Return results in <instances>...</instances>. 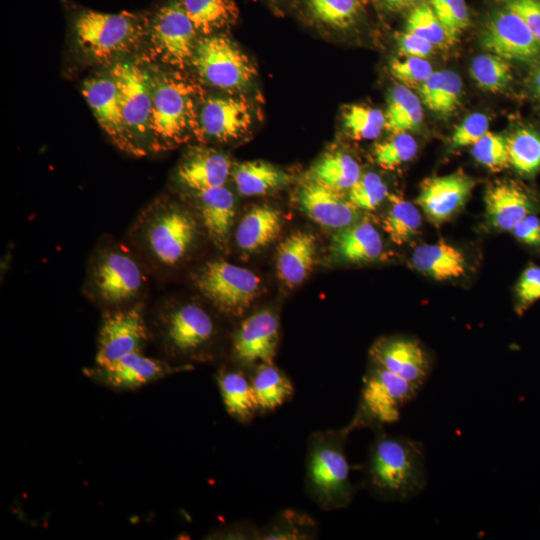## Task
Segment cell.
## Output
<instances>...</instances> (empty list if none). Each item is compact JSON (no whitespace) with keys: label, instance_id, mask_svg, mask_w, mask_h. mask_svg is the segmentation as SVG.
I'll return each instance as SVG.
<instances>
[{"label":"cell","instance_id":"6da1fadb","mask_svg":"<svg viewBox=\"0 0 540 540\" xmlns=\"http://www.w3.org/2000/svg\"><path fill=\"white\" fill-rule=\"evenodd\" d=\"M373 431L375 437L363 469L364 488L382 501L402 502L419 495L427 482L422 443L403 435H389L384 427Z\"/></svg>","mask_w":540,"mask_h":540},{"label":"cell","instance_id":"7a4b0ae2","mask_svg":"<svg viewBox=\"0 0 540 540\" xmlns=\"http://www.w3.org/2000/svg\"><path fill=\"white\" fill-rule=\"evenodd\" d=\"M352 431L339 429L314 431L307 442L304 489L320 509L332 511L351 504L356 487L350 478L345 445Z\"/></svg>","mask_w":540,"mask_h":540},{"label":"cell","instance_id":"3957f363","mask_svg":"<svg viewBox=\"0 0 540 540\" xmlns=\"http://www.w3.org/2000/svg\"><path fill=\"white\" fill-rule=\"evenodd\" d=\"M152 111L150 151H163L189 140L201 139L199 90L178 72L150 69Z\"/></svg>","mask_w":540,"mask_h":540},{"label":"cell","instance_id":"277c9868","mask_svg":"<svg viewBox=\"0 0 540 540\" xmlns=\"http://www.w3.org/2000/svg\"><path fill=\"white\" fill-rule=\"evenodd\" d=\"M73 33L78 48L92 61L116 62L137 51L148 39L149 17L128 11H77Z\"/></svg>","mask_w":540,"mask_h":540},{"label":"cell","instance_id":"5b68a950","mask_svg":"<svg viewBox=\"0 0 540 540\" xmlns=\"http://www.w3.org/2000/svg\"><path fill=\"white\" fill-rule=\"evenodd\" d=\"M152 326L151 336L170 359L190 366L213 360L218 327L202 306L185 303L163 309L155 315Z\"/></svg>","mask_w":540,"mask_h":540},{"label":"cell","instance_id":"8992f818","mask_svg":"<svg viewBox=\"0 0 540 540\" xmlns=\"http://www.w3.org/2000/svg\"><path fill=\"white\" fill-rule=\"evenodd\" d=\"M142 241L151 257L163 266L180 263L197 238L194 217L179 205L155 202L140 221Z\"/></svg>","mask_w":540,"mask_h":540},{"label":"cell","instance_id":"52a82bcc","mask_svg":"<svg viewBox=\"0 0 540 540\" xmlns=\"http://www.w3.org/2000/svg\"><path fill=\"white\" fill-rule=\"evenodd\" d=\"M419 390L397 374L370 364L363 377L356 411L347 426L354 431L393 424Z\"/></svg>","mask_w":540,"mask_h":540},{"label":"cell","instance_id":"ba28073f","mask_svg":"<svg viewBox=\"0 0 540 540\" xmlns=\"http://www.w3.org/2000/svg\"><path fill=\"white\" fill-rule=\"evenodd\" d=\"M108 73L119 94L123 120L138 156L150 151L152 80L148 66L137 61L119 60Z\"/></svg>","mask_w":540,"mask_h":540},{"label":"cell","instance_id":"9c48e42d","mask_svg":"<svg viewBox=\"0 0 540 540\" xmlns=\"http://www.w3.org/2000/svg\"><path fill=\"white\" fill-rule=\"evenodd\" d=\"M191 65L204 82L222 90L243 89L256 76L249 57L221 33L199 37Z\"/></svg>","mask_w":540,"mask_h":540},{"label":"cell","instance_id":"30bf717a","mask_svg":"<svg viewBox=\"0 0 540 540\" xmlns=\"http://www.w3.org/2000/svg\"><path fill=\"white\" fill-rule=\"evenodd\" d=\"M195 285L219 312L239 317L256 299L260 279L247 268L218 259L198 271Z\"/></svg>","mask_w":540,"mask_h":540},{"label":"cell","instance_id":"8fae6325","mask_svg":"<svg viewBox=\"0 0 540 540\" xmlns=\"http://www.w3.org/2000/svg\"><path fill=\"white\" fill-rule=\"evenodd\" d=\"M200 35L178 0H168L149 17L150 56L177 69L191 65Z\"/></svg>","mask_w":540,"mask_h":540},{"label":"cell","instance_id":"7c38bea8","mask_svg":"<svg viewBox=\"0 0 540 540\" xmlns=\"http://www.w3.org/2000/svg\"><path fill=\"white\" fill-rule=\"evenodd\" d=\"M145 277L137 261L124 249L110 247L97 254L91 274L96 297L110 307H124L138 297Z\"/></svg>","mask_w":540,"mask_h":540},{"label":"cell","instance_id":"4fadbf2b","mask_svg":"<svg viewBox=\"0 0 540 540\" xmlns=\"http://www.w3.org/2000/svg\"><path fill=\"white\" fill-rule=\"evenodd\" d=\"M150 337L141 305L110 310L101 322L94 365H108L128 354L143 352Z\"/></svg>","mask_w":540,"mask_h":540},{"label":"cell","instance_id":"5bb4252c","mask_svg":"<svg viewBox=\"0 0 540 540\" xmlns=\"http://www.w3.org/2000/svg\"><path fill=\"white\" fill-rule=\"evenodd\" d=\"M192 368L135 352L108 365L85 368L83 372L101 387L114 392H129Z\"/></svg>","mask_w":540,"mask_h":540},{"label":"cell","instance_id":"9a60e30c","mask_svg":"<svg viewBox=\"0 0 540 540\" xmlns=\"http://www.w3.org/2000/svg\"><path fill=\"white\" fill-rule=\"evenodd\" d=\"M279 335V318L271 309L256 311L242 319L231 335V364L249 373L259 364L273 362Z\"/></svg>","mask_w":540,"mask_h":540},{"label":"cell","instance_id":"2e32d148","mask_svg":"<svg viewBox=\"0 0 540 540\" xmlns=\"http://www.w3.org/2000/svg\"><path fill=\"white\" fill-rule=\"evenodd\" d=\"M480 43L486 51L506 61L534 62L540 58V45L527 25L505 7L489 16Z\"/></svg>","mask_w":540,"mask_h":540},{"label":"cell","instance_id":"e0dca14e","mask_svg":"<svg viewBox=\"0 0 540 540\" xmlns=\"http://www.w3.org/2000/svg\"><path fill=\"white\" fill-rule=\"evenodd\" d=\"M370 364L385 368L421 389L432 371V359L415 338L389 336L377 340L369 351Z\"/></svg>","mask_w":540,"mask_h":540},{"label":"cell","instance_id":"ac0fdd59","mask_svg":"<svg viewBox=\"0 0 540 540\" xmlns=\"http://www.w3.org/2000/svg\"><path fill=\"white\" fill-rule=\"evenodd\" d=\"M82 93L98 124L114 145L125 153L138 156L123 120L117 86L110 74L85 80Z\"/></svg>","mask_w":540,"mask_h":540},{"label":"cell","instance_id":"d6986e66","mask_svg":"<svg viewBox=\"0 0 540 540\" xmlns=\"http://www.w3.org/2000/svg\"><path fill=\"white\" fill-rule=\"evenodd\" d=\"M475 181L463 171L425 179L416 198V204L435 225H441L454 216L466 203Z\"/></svg>","mask_w":540,"mask_h":540},{"label":"cell","instance_id":"ffe728a7","mask_svg":"<svg viewBox=\"0 0 540 540\" xmlns=\"http://www.w3.org/2000/svg\"><path fill=\"white\" fill-rule=\"evenodd\" d=\"M252 123L250 106L236 97H209L200 107L201 139L225 143L242 137Z\"/></svg>","mask_w":540,"mask_h":540},{"label":"cell","instance_id":"44dd1931","mask_svg":"<svg viewBox=\"0 0 540 540\" xmlns=\"http://www.w3.org/2000/svg\"><path fill=\"white\" fill-rule=\"evenodd\" d=\"M298 203L312 221L323 227L339 230L358 219V209L341 192L311 179L302 184Z\"/></svg>","mask_w":540,"mask_h":540},{"label":"cell","instance_id":"7402d4cb","mask_svg":"<svg viewBox=\"0 0 540 540\" xmlns=\"http://www.w3.org/2000/svg\"><path fill=\"white\" fill-rule=\"evenodd\" d=\"M484 200L488 221L499 231L511 232L527 215L540 211L537 201L514 182L491 185Z\"/></svg>","mask_w":540,"mask_h":540},{"label":"cell","instance_id":"603a6c76","mask_svg":"<svg viewBox=\"0 0 540 540\" xmlns=\"http://www.w3.org/2000/svg\"><path fill=\"white\" fill-rule=\"evenodd\" d=\"M215 382L227 414L241 424H248L259 415V407L250 375L233 364H224L216 371Z\"/></svg>","mask_w":540,"mask_h":540},{"label":"cell","instance_id":"cb8c5ba5","mask_svg":"<svg viewBox=\"0 0 540 540\" xmlns=\"http://www.w3.org/2000/svg\"><path fill=\"white\" fill-rule=\"evenodd\" d=\"M231 172L229 158L208 148L192 150L178 166L176 178L186 188L198 192L224 186Z\"/></svg>","mask_w":540,"mask_h":540},{"label":"cell","instance_id":"d4e9b609","mask_svg":"<svg viewBox=\"0 0 540 540\" xmlns=\"http://www.w3.org/2000/svg\"><path fill=\"white\" fill-rule=\"evenodd\" d=\"M199 216L210 239L221 250L227 247L235 215V198L225 186L194 192Z\"/></svg>","mask_w":540,"mask_h":540},{"label":"cell","instance_id":"484cf974","mask_svg":"<svg viewBox=\"0 0 540 540\" xmlns=\"http://www.w3.org/2000/svg\"><path fill=\"white\" fill-rule=\"evenodd\" d=\"M316 237L297 231L284 239L277 251L276 270L279 279L288 287L302 283L312 272L316 260Z\"/></svg>","mask_w":540,"mask_h":540},{"label":"cell","instance_id":"4316f807","mask_svg":"<svg viewBox=\"0 0 540 540\" xmlns=\"http://www.w3.org/2000/svg\"><path fill=\"white\" fill-rule=\"evenodd\" d=\"M331 251L335 257L345 262H368L382 254L383 242L377 229L368 220L356 221L335 232Z\"/></svg>","mask_w":540,"mask_h":540},{"label":"cell","instance_id":"83f0119b","mask_svg":"<svg viewBox=\"0 0 540 540\" xmlns=\"http://www.w3.org/2000/svg\"><path fill=\"white\" fill-rule=\"evenodd\" d=\"M411 264L436 281L460 278L467 270L464 253L443 240L418 246L411 255Z\"/></svg>","mask_w":540,"mask_h":540},{"label":"cell","instance_id":"f1b7e54d","mask_svg":"<svg viewBox=\"0 0 540 540\" xmlns=\"http://www.w3.org/2000/svg\"><path fill=\"white\" fill-rule=\"evenodd\" d=\"M259 407V415L283 406L294 396L291 379L274 362L257 365L249 372Z\"/></svg>","mask_w":540,"mask_h":540},{"label":"cell","instance_id":"f546056e","mask_svg":"<svg viewBox=\"0 0 540 540\" xmlns=\"http://www.w3.org/2000/svg\"><path fill=\"white\" fill-rule=\"evenodd\" d=\"M282 229L281 213L268 205L250 209L241 219L236 242L245 251L263 248L276 239Z\"/></svg>","mask_w":540,"mask_h":540},{"label":"cell","instance_id":"4dcf8cb0","mask_svg":"<svg viewBox=\"0 0 540 540\" xmlns=\"http://www.w3.org/2000/svg\"><path fill=\"white\" fill-rule=\"evenodd\" d=\"M201 36L234 25L239 10L235 0H178Z\"/></svg>","mask_w":540,"mask_h":540},{"label":"cell","instance_id":"1f68e13d","mask_svg":"<svg viewBox=\"0 0 540 540\" xmlns=\"http://www.w3.org/2000/svg\"><path fill=\"white\" fill-rule=\"evenodd\" d=\"M462 86V80L457 73L442 70L433 72L418 87V91L420 100L429 110L447 116L459 107Z\"/></svg>","mask_w":540,"mask_h":540},{"label":"cell","instance_id":"d6a6232c","mask_svg":"<svg viewBox=\"0 0 540 540\" xmlns=\"http://www.w3.org/2000/svg\"><path fill=\"white\" fill-rule=\"evenodd\" d=\"M232 177L242 195H261L288 185L292 177L264 161H247L237 164Z\"/></svg>","mask_w":540,"mask_h":540},{"label":"cell","instance_id":"836d02e7","mask_svg":"<svg viewBox=\"0 0 540 540\" xmlns=\"http://www.w3.org/2000/svg\"><path fill=\"white\" fill-rule=\"evenodd\" d=\"M423 108L420 98L407 86L396 85L388 97L385 129L393 134L416 131L421 127Z\"/></svg>","mask_w":540,"mask_h":540},{"label":"cell","instance_id":"e575fe53","mask_svg":"<svg viewBox=\"0 0 540 540\" xmlns=\"http://www.w3.org/2000/svg\"><path fill=\"white\" fill-rule=\"evenodd\" d=\"M359 163L349 154L337 151L324 155L309 171L308 178L341 192L360 178Z\"/></svg>","mask_w":540,"mask_h":540},{"label":"cell","instance_id":"d590c367","mask_svg":"<svg viewBox=\"0 0 540 540\" xmlns=\"http://www.w3.org/2000/svg\"><path fill=\"white\" fill-rule=\"evenodd\" d=\"M318 537V524L307 513L286 508L260 527L259 540H311Z\"/></svg>","mask_w":540,"mask_h":540},{"label":"cell","instance_id":"8d00e7d4","mask_svg":"<svg viewBox=\"0 0 540 540\" xmlns=\"http://www.w3.org/2000/svg\"><path fill=\"white\" fill-rule=\"evenodd\" d=\"M510 166L520 175L532 177L540 171V134L521 127L507 137Z\"/></svg>","mask_w":540,"mask_h":540},{"label":"cell","instance_id":"74e56055","mask_svg":"<svg viewBox=\"0 0 540 540\" xmlns=\"http://www.w3.org/2000/svg\"><path fill=\"white\" fill-rule=\"evenodd\" d=\"M390 202V209L383 220V229L393 243L403 245L419 231L421 213L417 206L400 196L391 195Z\"/></svg>","mask_w":540,"mask_h":540},{"label":"cell","instance_id":"f35d334b","mask_svg":"<svg viewBox=\"0 0 540 540\" xmlns=\"http://www.w3.org/2000/svg\"><path fill=\"white\" fill-rule=\"evenodd\" d=\"M470 74L481 89L492 93L505 90L512 79L507 61L491 53L476 56Z\"/></svg>","mask_w":540,"mask_h":540},{"label":"cell","instance_id":"ab89813d","mask_svg":"<svg viewBox=\"0 0 540 540\" xmlns=\"http://www.w3.org/2000/svg\"><path fill=\"white\" fill-rule=\"evenodd\" d=\"M343 124L354 140L375 139L385 128V113L366 105H349L343 112Z\"/></svg>","mask_w":540,"mask_h":540},{"label":"cell","instance_id":"60d3db41","mask_svg":"<svg viewBox=\"0 0 540 540\" xmlns=\"http://www.w3.org/2000/svg\"><path fill=\"white\" fill-rule=\"evenodd\" d=\"M307 5L316 21L337 29L353 25L361 11L360 0H308Z\"/></svg>","mask_w":540,"mask_h":540},{"label":"cell","instance_id":"b9f144b4","mask_svg":"<svg viewBox=\"0 0 540 540\" xmlns=\"http://www.w3.org/2000/svg\"><path fill=\"white\" fill-rule=\"evenodd\" d=\"M406 31L429 41L436 47H448L454 44L429 4L421 3L413 8L407 18Z\"/></svg>","mask_w":540,"mask_h":540},{"label":"cell","instance_id":"7bdbcfd3","mask_svg":"<svg viewBox=\"0 0 540 540\" xmlns=\"http://www.w3.org/2000/svg\"><path fill=\"white\" fill-rule=\"evenodd\" d=\"M418 151L416 140L408 133L393 134L374 149L376 163L383 169L392 170L412 160Z\"/></svg>","mask_w":540,"mask_h":540},{"label":"cell","instance_id":"ee69618b","mask_svg":"<svg viewBox=\"0 0 540 540\" xmlns=\"http://www.w3.org/2000/svg\"><path fill=\"white\" fill-rule=\"evenodd\" d=\"M388 196V187L382 178L374 173L361 174L357 182L349 189L348 200L358 210L376 209Z\"/></svg>","mask_w":540,"mask_h":540},{"label":"cell","instance_id":"f6af8a7d","mask_svg":"<svg viewBox=\"0 0 540 540\" xmlns=\"http://www.w3.org/2000/svg\"><path fill=\"white\" fill-rule=\"evenodd\" d=\"M472 155L478 163L494 172L510 166L507 138L490 131L472 145Z\"/></svg>","mask_w":540,"mask_h":540},{"label":"cell","instance_id":"bcb514c9","mask_svg":"<svg viewBox=\"0 0 540 540\" xmlns=\"http://www.w3.org/2000/svg\"><path fill=\"white\" fill-rule=\"evenodd\" d=\"M430 7L455 42L469 25L465 0H428Z\"/></svg>","mask_w":540,"mask_h":540},{"label":"cell","instance_id":"7dc6e473","mask_svg":"<svg viewBox=\"0 0 540 540\" xmlns=\"http://www.w3.org/2000/svg\"><path fill=\"white\" fill-rule=\"evenodd\" d=\"M515 310L522 315L540 300V266L530 263L521 272L515 288Z\"/></svg>","mask_w":540,"mask_h":540},{"label":"cell","instance_id":"c3c4849f","mask_svg":"<svg viewBox=\"0 0 540 540\" xmlns=\"http://www.w3.org/2000/svg\"><path fill=\"white\" fill-rule=\"evenodd\" d=\"M392 75L407 87H418L434 72L425 58L407 56L403 60L394 59L390 63Z\"/></svg>","mask_w":540,"mask_h":540},{"label":"cell","instance_id":"681fc988","mask_svg":"<svg viewBox=\"0 0 540 540\" xmlns=\"http://www.w3.org/2000/svg\"><path fill=\"white\" fill-rule=\"evenodd\" d=\"M488 131V117L483 113H472L454 129L451 143L454 147L472 146Z\"/></svg>","mask_w":540,"mask_h":540},{"label":"cell","instance_id":"f907efd6","mask_svg":"<svg viewBox=\"0 0 540 540\" xmlns=\"http://www.w3.org/2000/svg\"><path fill=\"white\" fill-rule=\"evenodd\" d=\"M504 7L516 13L540 45V0H502Z\"/></svg>","mask_w":540,"mask_h":540},{"label":"cell","instance_id":"816d5d0a","mask_svg":"<svg viewBox=\"0 0 540 540\" xmlns=\"http://www.w3.org/2000/svg\"><path fill=\"white\" fill-rule=\"evenodd\" d=\"M260 527L251 521H238L212 530L206 538L259 540Z\"/></svg>","mask_w":540,"mask_h":540},{"label":"cell","instance_id":"f5cc1de1","mask_svg":"<svg viewBox=\"0 0 540 540\" xmlns=\"http://www.w3.org/2000/svg\"><path fill=\"white\" fill-rule=\"evenodd\" d=\"M511 233L522 245L540 251V217L538 213L527 215L511 230Z\"/></svg>","mask_w":540,"mask_h":540},{"label":"cell","instance_id":"db71d44e","mask_svg":"<svg viewBox=\"0 0 540 540\" xmlns=\"http://www.w3.org/2000/svg\"><path fill=\"white\" fill-rule=\"evenodd\" d=\"M398 46L403 55L419 58H426L434 48L429 41L407 31L399 37Z\"/></svg>","mask_w":540,"mask_h":540},{"label":"cell","instance_id":"11a10c76","mask_svg":"<svg viewBox=\"0 0 540 540\" xmlns=\"http://www.w3.org/2000/svg\"><path fill=\"white\" fill-rule=\"evenodd\" d=\"M531 81L537 96L540 98V58L534 61Z\"/></svg>","mask_w":540,"mask_h":540},{"label":"cell","instance_id":"9f6ffc18","mask_svg":"<svg viewBox=\"0 0 540 540\" xmlns=\"http://www.w3.org/2000/svg\"><path fill=\"white\" fill-rule=\"evenodd\" d=\"M423 0H391L387 7L392 9H403L410 6H417Z\"/></svg>","mask_w":540,"mask_h":540},{"label":"cell","instance_id":"6f0895ef","mask_svg":"<svg viewBox=\"0 0 540 540\" xmlns=\"http://www.w3.org/2000/svg\"><path fill=\"white\" fill-rule=\"evenodd\" d=\"M391 0H382V2L387 6L388 3L390 2Z\"/></svg>","mask_w":540,"mask_h":540}]
</instances>
